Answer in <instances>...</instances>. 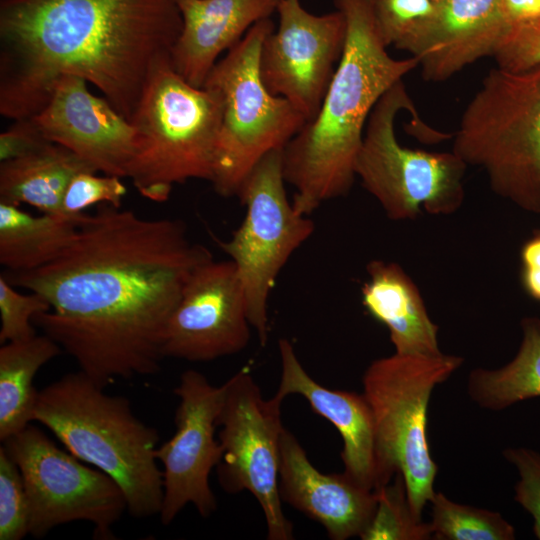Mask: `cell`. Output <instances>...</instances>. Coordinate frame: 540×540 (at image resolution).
<instances>
[{"label":"cell","instance_id":"83f0119b","mask_svg":"<svg viewBox=\"0 0 540 540\" xmlns=\"http://www.w3.org/2000/svg\"><path fill=\"white\" fill-rule=\"evenodd\" d=\"M384 44L409 52L433 21V0H371Z\"/></svg>","mask_w":540,"mask_h":540},{"label":"cell","instance_id":"7c38bea8","mask_svg":"<svg viewBox=\"0 0 540 540\" xmlns=\"http://www.w3.org/2000/svg\"><path fill=\"white\" fill-rule=\"evenodd\" d=\"M217 419L223 454L216 467L218 482L228 493L249 491L265 517L267 538L290 540L292 523L279 493L282 399H265L254 378L242 368L225 383Z\"/></svg>","mask_w":540,"mask_h":540},{"label":"cell","instance_id":"277c9868","mask_svg":"<svg viewBox=\"0 0 540 540\" xmlns=\"http://www.w3.org/2000/svg\"><path fill=\"white\" fill-rule=\"evenodd\" d=\"M82 371L38 391L33 422L45 426L75 457L110 476L127 512L147 518L161 511L158 431L141 421L126 397L109 395Z\"/></svg>","mask_w":540,"mask_h":540},{"label":"cell","instance_id":"e575fe53","mask_svg":"<svg viewBox=\"0 0 540 540\" xmlns=\"http://www.w3.org/2000/svg\"><path fill=\"white\" fill-rule=\"evenodd\" d=\"M501 13L505 27L504 38L540 27V0H501Z\"/></svg>","mask_w":540,"mask_h":540},{"label":"cell","instance_id":"ac0fdd59","mask_svg":"<svg viewBox=\"0 0 540 540\" xmlns=\"http://www.w3.org/2000/svg\"><path fill=\"white\" fill-rule=\"evenodd\" d=\"M279 493L282 501L319 522L333 540L360 537L377 506L375 491L344 472L324 474L316 469L286 428L280 444Z\"/></svg>","mask_w":540,"mask_h":540},{"label":"cell","instance_id":"484cf974","mask_svg":"<svg viewBox=\"0 0 540 540\" xmlns=\"http://www.w3.org/2000/svg\"><path fill=\"white\" fill-rule=\"evenodd\" d=\"M433 539L440 540H513L514 527L498 512L459 504L443 493L430 499Z\"/></svg>","mask_w":540,"mask_h":540},{"label":"cell","instance_id":"2e32d148","mask_svg":"<svg viewBox=\"0 0 540 540\" xmlns=\"http://www.w3.org/2000/svg\"><path fill=\"white\" fill-rule=\"evenodd\" d=\"M87 81L64 75L33 121L50 142L62 145L105 175L127 177L136 146L135 128Z\"/></svg>","mask_w":540,"mask_h":540},{"label":"cell","instance_id":"5b68a950","mask_svg":"<svg viewBox=\"0 0 540 540\" xmlns=\"http://www.w3.org/2000/svg\"><path fill=\"white\" fill-rule=\"evenodd\" d=\"M223 104L210 87H195L171 59L151 73L132 116L136 146L127 177L146 199L165 202L173 186L190 179L212 182Z\"/></svg>","mask_w":540,"mask_h":540},{"label":"cell","instance_id":"7a4b0ae2","mask_svg":"<svg viewBox=\"0 0 540 540\" xmlns=\"http://www.w3.org/2000/svg\"><path fill=\"white\" fill-rule=\"evenodd\" d=\"M181 30L176 0H0V112L32 118L75 75L131 121Z\"/></svg>","mask_w":540,"mask_h":540},{"label":"cell","instance_id":"ba28073f","mask_svg":"<svg viewBox=\"0 0 540 540\" xmlns=\"http://www.w3.org/2000/svg\"><path fill=\"white\" fill-rule=\"evenodd\" d=\"M464 362L459 356H405L372 361L363 375V395L374 418L383 472L404 478L412 511L422 517L435 491L438 471L427 441V410L433 389Z\"/></svg>","mask_w":540,"mask_h":540},{"label":"cell","instance_id":"ffe728a7","mask_svg":"<svg viewBox=\"0 0 540 540\" xmlns=\"http://www.w3.org/2000/svg\"><path fill=\"white\" fill-rule=\"evenodd\" d=\"M281 0H176L182 30L171 52L173 69L189 84L203 87L219 55L235 46Z\"/></svg>","mask_w":540,"mask_h":540},{"label":"cell","instance_id":"cb8c5ba5","mask_svg":"<svg viewBox=\"0 0 540 540\" xmlns=\"http://www.w3.org/2000/svg\"><path fill=\"white\" fill-rule=\"evenodd\" d=\"M63 352L49 336L8 342L0 348V441L4 442L33 422L38 391L37 372Z\"/></svg>","mask_w":540,"mask_h":540},{"label":"cell","instance_id":"8fae6325","mask_svg":"<svg viewBox=\"0 0 540 540\" xmlns=\"http://www.w3.org/2000/svg\"><path fill=\"white\" fill-rule=\"evenodd\" d=\"M2 443L23 477L29 535L39 539L59 525L86 521L94 526V538L115 539L112 528L127 502L110 476L58 447L33 424Z\"/></svg>","mask_w":540,"mask_h":540},{"label":"cell","instance_id":"4316f807","mask_svg":"<svg viewBox=\"0 0 540 540\" xmlns=\"http://www.w3.org/2000/svg\"><path fill=\"white\" fill-rule=\"evenodd\" d=\"M377 506L374 516L360 536L363 540L433 539L430 523L411 509L404 478L396 472L394 480L375 490Z\"/></svg>","mask_w":540,"mask_h":540},{"label":"cell","instance_id":"f546056e","mask_svg":"<svg viewBox=\"0 0 540 540\" xmlns=\"http://www.w3.org/2000/svg\"><path fill=\"white\" fill-rule=\"evenodd\" d=\"M50 310L49 303L38 293L21 294L0 275V343L25 341L36 336L35 315Z\"/></svg>","mask_w":540,"mask_h":540},{"label":"cell","instance_id":"30bf717a","mask_svg":"<svg viewBox=\"0 0 540 540\" xmlns=\"http://www.w3.org/2000/svg\"><path fill=\"white\" fill-rule=\"evenodd\" d=\"M282 149L265 155L242 183L237 197L245 217L219 248L234 263L245 294L251 327L265 345L268 302L276 279L292 254L314 232V223L297 213L287 197Z\"/></svg>","mask_w":540,"mask_h":540},{"label":"cell","instance_id":"9c48e42d","mask_svg":"<svg viewBox=\"0 0 540 540\" xmlns=\"http://www.w3.org/2000/svg\"><path fill=\"white\" fill-rule=\"evenodd\" d=\"M401 110L418 117L403 80L372 109L355 163L362 186L392 220L415 219L421 208L450 215L461 208L467 164L454 152H427L402 146L395 134Z\"/></svg>","mask_w":540,"mask_h":540},{"label":"cell","instance_id":"9a60e30c","mask_svg":"<svg viewBox=\"0 0 540 540\" xmlns=\"http://www.w3.org/2000/svg\"><path fill=\"white\" fill-rule=\"evenodd\" d=\"M251 324L234 263L213 259L190 275L168 322L163 355L190 362L212 361L242 351Z\"/></svg>","mask_w":540,"mask_h":540},{"label":"cell","instance_id":"d6a6232c","mask_svg":"<svg viewBox=\"0 0 540 540\" xmlns=\"http://www.w3.org/2000/svg\"><path fill=\"white\" fill-rule=\"evenodd\" d=\"M497 67L524 71L540 64V27L505 37L493 56Z\"/></svg>","mask_w":540,"mask_h":540},{"label":"cell","instance_id":"8d00e7d4","mask_svg":"<svg viewBox=\"0 0 540 540\" xmlns=\"http://www.w3.org/2000/svg\"><path fill=\"white\" fill-rule=\"evenodd\" d=\"M433 1L436 2V3H440V2H442L443 0H433Z\"/></svg>","mask_w":540,"mask_h":540},{"label":"cell","instance_id":"d6986e66","mask_svg":"<svg viewBox=\"0 0 540 540\" xmlns=\"http://www.w3.org/2000/svg\"><path fill=\"white\" fill-rule=\"evenodd\" d=\"M504 36L501 0H443L409 53L425 80L440 82L493 56Z\"/></svg>","mask_w":540,"mask_h":540},{"label":"cell","instance_id":"8992f818","mask_svg":"<svg viewBox=\"0 0 540 540\" xmlns=\"http://www.w3.org/2000/svg\"><path fill=\"white\" fill-rule=\"evenodd\" d=\"M452 152L484 170L497 195L540 214V64L491 69L461 116Z\"/></svg>","mask_w":540,"mask_h":540},{"label":"cell","instance_id":"e0dca14e","mask_svg":"<svg viewBox=\"0 0 540 540\" xmlns=\"http://www.w3.org/2000/svg\"><path fill=\"white\" fill-rule=\"evenodd\" d=\"M278 350L281 378L275 395L282 400L291 394L301 395L335 426L343 440L344 474L351 480L371 491L389 483L379 458L373 414L363 393L332 390L316 382L288 339L279 340Z\"/></svg>","mask_w":540,"mask_h":540},{"label":"cell","instance_id":"f1b7e54d","mask_svg":"<svg viewBox=\"0 0 540 540\" xmlns=\"http://www.w3.org/2000/svg\"><path fill=\"white\" fill-rule=\"evenodd\" d=\"M29 535V504L21 472L4 446L0 447V540Z\"/></svg>","mask_w":540,"mask_h":540},{"label":"cell","instance_id":"7402d4cb","mask_svg":"<svg viewBox=\"0 0 540 540\" xmlns=\"http://www.w3.org/2000/svg\"><path fill=\"white\" fill-rule=\"evenodd\" d=\"M82 172L97 170L68 148L49 141L28 154L1 162L0 201L17 206L25 203L42 213L64 216L65 191Z\"/></svg>","mask_w":540,"mask_h":540},{"label":"cell","instance_id":"44dd1931","mask_svg":"<svg viewBox=\"0 0 540 540\" xmlns=\"http://www.w3.org/2000/svg\"><path fill=\"white\" fill-rule=\"evenodd\" d=\"M366 270L369 279L361 288L362 304L387 327L395 353L442 355L439 328L429 317L418 287L402 267L395 262L372 260Z\"/></svg>","mask_w":540,"mask_h":540},{"label":"cell","instance_id":"6da1fadb","mask_svg":"<svg viewBox=\"0 0 540 540\" xmlns=\"http://www.w3.org/2000/svg\"><path fill=\"white\" fill-rule=\"evenodd\" d=\"M211 259L180 219H148L100 204L84 215L74 240L54 261L3 275L49 303V311L34 316V326L106 388L159 370L184 286Z\"/></svg>","mask_w":540,"mask_h":540},{"label":"cell","instance_id":"836d02e7","mask_svg":"<svg viewBox=\"0 0 540 540\" xmlns=\"http://www.w3.org/2000/svg\"><path fill=\"white\" fill-rule=\"evenodd\" d=\"M47 142L32 118L14 120L13 125L0 135V161L21 157Z\"/></svg>","mask_w":540,"mask_h":540},{"label":"cell","instance_id":"603a6c76","mask_svg":"<svg viewBox=\"0 0 540 540\" xmlns=\"http://www.w3.org/2000/svg\"><path fill=\"white\" fill-rule=\"evenodd\" d=\"M82 218L45 213L34 216L20 206L0 201V264L10 272L49 264L72 243Z\"/></svg>","mask_w":540,"mask_h":540},{"label":"cell","instance_id":"3957f363","mask_svg":"<svg viewBox=\"0 0 540 540\" xmlns=\"http://www.w3.org/2000/svg\"><path fill=\"white\" fill-rule=\"evenodd\" d=\"M334 4L347 24L343 55L316 116L282 149L283 176L295 189L292 205L306 216L349 193L372 109L419 65L413 56L396 59L388 54L371 0Z\"/></svg>","mask_w":540,"mask_h":540},{"label":"cell","instance_id":"52a82bcc","mask_svg":"<svg viewBox=\"0 0 540 540\" xmlns=\"http://www.w3.org/2000/svg\"><path fill=\"white\" fill-rule=\"evenodd\" d=\"M274 29L270 18L253 25L217 61L203 85L216 90L223 104L211 182L223 197L237 196L255 165L269 152L283 149L306 123L288 100L271 94L261 80L260 49Z\"/></svg>","mask_w":540,"mask_h":540},{"label":"cell","instance_id":"5bb4252c","mask_svg":"<svg viewBox=\"0 0 540 540\" xmlns=\"http://www.w3.org/2000/svg\"><path fill=\"white\" fill-rule=\"evenodd\" d=\"M179 403L174 435L156 449L162 466L163 500L159 513L168 525L181 510L192 504L202 517L217 507L209 475L221 461L223 450L215 438L225 385L214 386L196 370H186L174 389Z\"/></svg>","mask_w":540,"mask_h":540},{"label":"cell","instance_id":"1f68e13d","mask_svg":"<svg viewBox=\"0 0 540 540\" xmlns=\"http://www.w3.org/2000/svg\"><path fill=\"white\" fill-rule=\"evenodd\" d=\"M503 456L518 471L514 498L532 515L533 531L540 539V452L523 447L508 448L503 451Z\"/></svg>","mask_w":540,"mask_h":540},{"label":"cell","instance_id":"d590c367","mask_svg":"<svg viewBox=\"0 0 540 540\" xmlns=\"http://www.w3.org/2000/svg\"><path fill=\"white\" fill-rule=\"evenodd\" d=\"M520 259L522 286L530 297L540 301V229L523 244Z\"/></svg>","mask_w":540,"mask_h":540},{"label":"cell","instance_id":"4fadbf2b","mask_svg":"<svg viewBox=\"0 0 540 540\" xmlns=\"http://www.w3.org/2000/svg\"><path fill=\"white\" fill-rule=\"evenodd\" d=\"M277 29L264 39L259 72L268 91L314 119L344 52L347 24L335 10L315 15L300 0H281Z\"/></svg>","mask_w":540,"mask_h":540},{"label":"cell","instance_id":"d4e9b609","mask_svg":"<svg viewBox=\"0 0 540 540\" xmlns=\"http://www.w3.org/2000/svg\"><path fill=\"white\" fill-rule=\"evenodd\" d=\"M522 341L515 357L495 370L476 368L468 378V393L480 407L499 411L540 397V319L521 321Z\"/></svg>","mask_w":540,"mask_h":540},{"label":"cell","instance_id":"4dcf8cb0","mask_svg":"<svg viewBox=\"0 0 540 540\" xmlns=\"http://www.w3.org/2000/svg\"><path fill=\"white\" fill-rule=\"evenodd\" d=\"M120 179L113 175L97 176L95 172L77 174L65 191L62 201L63 215L80 219L85 215L83 211L95 204L121 207L127 189Z\"/></svg>","mask_w":540,"mask_h":540}]
</instances>
